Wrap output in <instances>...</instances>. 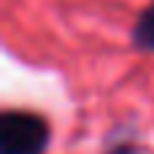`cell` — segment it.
Returning <instances> with one entry per match:
<instances>
[{
    "instance_id": "cell-1",
    "label": "cell",
    "mask_w": 154,
    "mask_h": 154,
    "mask_svg": "<svg viewBox=\"0 0 154 154\" xmlns=\"http://www.w3.org/2000/svg\"><path fill=\"white\" fill-rule=\"evenodd\" d=\"M51 143V125L38 111L3 108L0 111V154H46Z\"/></svg>"
},
{
    "instance_id": "cell-2",
    "label": "cell",
    "mask_w": 154,
    "mask_h": 154,
    "mask_svg": "<svg viewBox=\"0 0 154 154\" xmlns=\"http://www.w3.org/2000/svg\"><path fill=\"white\" fill-rule=\"evenodd\" d=\"M130 46L141 54H154V0L138 11L130 27Z\"/></svg>"
},
{
    "instance_id": "cell-3",
    "label": "cell",
    "mask_w": 154,
    "mask_h": 154,
    "mask_svg": "<svg viewBox=\"0 0 154 154\" xmlns=\"http://www.w3.org/2000/svg\"><path fill=\"white\" fill-rule=\"evenodd\" d=\"M100 154H141V143L133 138H111Z\"/></svg>"
}]
</instances>
